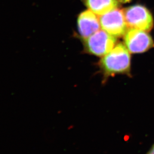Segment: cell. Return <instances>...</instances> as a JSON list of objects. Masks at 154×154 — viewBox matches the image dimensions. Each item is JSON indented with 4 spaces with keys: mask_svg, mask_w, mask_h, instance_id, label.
Listing matches in <instances>:
<instances>
[{
    "mask_svg": "<svg viewBox=\"0 0 154 154\" xmlns=\"http://www.w3.org/2000/svg\"><path fill=\"white\" fill-rule=\"evenodd\" d=\"M125 45L131 53H143L154 47V42L147 32L136 29L128 30L124 35Z\"/></svg>",
    "mask_w": 154,
    "mask_h": 154,
    "instance_id": "5b68a950",
    "label": "cell"
},
{
    "mask_svg": "<svg viewBox=\"0 0 154 154\" xmlns=\"http://www.w3.org/2000/svg\"><path fill=\"white\" fill-rule=\"evenodd\" d=\"M99 21L102 30L114 37L124 36L127 31L124 11L118 8L101 15Z\"/></svg>",
    "mask_w": 154,
    "mask_h": 154,
    "instance_id": "277c9868",
    "label": "cell"
},
{
    "mask_svg": "<svg viewBox=\"0 0 154 154\" xmlns=\"http://www.w3.org/2000/svg\"><path fill=\"white\" fill-rule=\"evenodd\" d=\"M100 66L107 76L127 74L130 72L131 56L125 45L119 43L103 57Z\"/></svg>",
    "mask_w": 154,
    "mask_h": 154,
    "instance_id": "6da1fadb",
    "label": "cell"
},
{
    "mask_svg": "<svg viewBox=\"0 0 154 154\" xmlns=\"http://www.w3.org/2000/svg\"><path fill=\"white\" fill-rule=\"evenodd\" d=\"M147 154H154V144Z\"/></svg>",
    "mask_w": 154,
    "mask_h": 154,
    "instance_id": "ba28073f",
    "label": "cell"
},
{
    "mask_svg": "<svg viewBox=\"0 0 154 154\" xmlns=\"http://www.w3.org/2000/svg\"><path fill=\"white\" fill-rule=\"evenodd\" d=\"M90 10L84 11L79 15L78 28L80 36L87 38L100 30L101 27L99 18Z\"/></svg>",
    "mask_w": 154,
    "mask_h": 154,
    "instance_id": "8992f818",
    "label": "cell"
},
{
    "mask_svg": "<svg viewBox=\"0 0 154 154\" xmlns=\"http://www.w3.org/2000/svg\"><path fill=\"white\" fill-rule=\"evenodd\" d=\"M89 10L96 15H103L120 5V0H81Z\"/></svg>",
    "mask_w": 154,
    "mask_h": 154,
    "instance_id": "52a82bcc",
    "label": "cell"
},
{
    "mask_svg": "<svg viewBox=\"0 0 154 154\" xmlns=\"http://www.w3.org/2000/svg\"><path fill=\"white\" fill-rule=\"evenodd\" d=\"M116 38L104 30H99L95 34L84 38L86 52L96 56L104 57L115 47Z\"/></svg>",
    "mask_w": 154,
    "mask_h": 154,
    "instance_id": "3957f363",
    "label": "cell"
},
{
    "mask_svg": "<svg viewBox=\"0 0 154 154\" xmlns=\"http://www.w3.org/2000/svg\"><path fill=\"white\" fill-rule=\"evenodd\" d=\"M125 18L128 27L149 32L154 26L153 15L147 8L142 5H135L124 10Z\"/></svg>",
    "mask_w": 154,
    "mask_h": 154,
    "instance_id": "7a4b0ae2",
    "label": "cell"
}]
</instances>
